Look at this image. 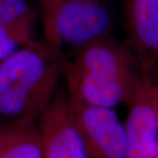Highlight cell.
Here are the masks:
<instances>
[{
    "mask_svg": "<svg viewBox=\"0 0 158 158\" xmlns=\"http://www.w3.org/2000/svg\"><path fill=\"white\" fill-rule=\"evenodd\" d=\"M62 78L70 99L115 109L128 104L148 75L129 46L111 35L67 56Z\"/></svg>",
    "mask_w": 158,
    "mask_h": 158,
    "instance_id": "1",
    "label": "cell"
},
{
    "mask_svg": "<svg viewBox=\"0 0 158 158\" xmlns=\"http://www.w3.org/2000/svg\"><path fill=\"white\" fill-rule=\"evenodd\" d=\"M65 59L34 40L0 62V121L39 118L57 93Z\"/></svg>",
    "mask_w": 158,
    "mask_h": 158,
    "instance_id": "2",
    "label": "cell"
},
{
    "mask_svg": "<svg viewBox=\"0 0 158 158\" xmlns=\"http://www.w3.org/2000/svg\"><path fill=\"white\" fill-rule=\"evenodd\" d=\"M41 11L43 41L65 56L112 35V15L104 0H63Z\"/></svg>",
    "mask_w": 158,
    "mask_h": 158,
    "instance_id": "3",
    "label": "cell"
},
{
    "mask_svg": "<svg viewBox=\"0 0 158 158\" xmlns=\"http://www.w3.org/2000/svg\"><path fill=\"white\" fill-rule=\"evenodd\" d=\"M37 125L44 158H90L66 91H57Z\"/></svg>",
    "mask_w": 158,
    "mask_h": 158,
    "instance_id": "4",
    "label": "cell"
},
{
    "mask_svg": "<svg viewBox=\"0 0 158 158\" xmlns=\"http://www.w3.org/2000/svg\"><path fill=\"white\" fill-rule=\"evenodd\" d=\"M69 101L90 158H127L125 125L115 109Z\"/></svg>",
    "mask_w": 158,
    "mask_h": 158,
    "instance_id": "5",
    "label": "cell"
},
{
    "mask_svg": "<svg viewBox=\"0 0 158 158\" xmlns=\"http://www.w3.org/2000/svg\"><path fill=\"white\" fill-rule=\"evenodd\" d=\"M127 158H155L158 139V98L148 78L127 104Z\"/></svg>",
    "mask_w": 158,
    "mask_h": 158,
    "instance_id": "6",
    "label": "cell"
},
{
    "mask_svg": "<svg viewBox=\"0 0 158 158\" xmlns=\"http://www.w3.org/2000/svg\"><path fill=\"white\" fill-rule=\"evenodd\" d=\"M127 44L148 75L158 63V0H126Z\"/></svg>",
    "mask_w": 158,
    "mask_h": 158,
    "instance_id": "7",
    "label": "cell"
},
{
    "mask_svg": "<svg viewBox=\"0 0 158 158\" xmlns=\"http://www.w3.org/2000/svg\"><path fill=\"white\" fill-rule=\"evenodd\" d=\"M0 158H44L37 118L0 123Z\"/></svg>",
    "mask_w": 158,
    "mask_h": 158,
    "instance_id": "8",
    "label": "cell"
},
{
    "mask_svg": "<svg viewBox=\"0 0 158 158\" xmlns=\"http://www.w3.org/2000/svg\"><path fill=\"white\" fill-rule=\"evenodd\" d=\"M36 18L27 0H0V25L34 28Z\"/></svg>",
    "mask_w": 158,
    "mask_h": 158,
    "instance_id": "9",
    "label": "cell"
},
{
    "mask_svg": "<svg viewBox=\"0 0 158 158\" xmlns=\"http://www.w3.org/2000/svg\"><path fill=\"white\" fill-rule=\"evenodd\" d=\"M34 40L33 28L0 25V62Z\"/></svg>",
    "mask_w": 158,
    "mask_h": 158,
    "instance_id": "10",
    "label": "cell"
},
{
    "mask_svg": "<svg viewBox=\"0 0 158 158\" xmlns=\"http://www.w3.org/2000/svg\"><path fill=\"white\" fill-rule=\"evenodd\" d=\"M63 0H39L40 6H41V9H44L46 7H48V6H54L57 3H60Z\"/></svg>",
    "mask_w": 158,
    "mask_h": 158,
    "instance_id": "11",
    "label": "cell"
},
{
    "mask_svg": "<svg viewBox=\"0 0 158 158\" xmlns=\"http://www.w3.org/2000/svg\"><path fill=\"white\" fill-rule=\"evenodd\" d=\"M154 89H155V91H156V95L158 97V85H154Z\"/></svg>",
    "mask_w": 158,
    "mask_h": 158,
    "instance_id": "12",
    "label": "cell"
},
{
    "mask_svg": "<svg viewBox=\"0 0 158 158\" xmlns=\"http://www.w3.org/2000/svg\"><path fill=\"white\" fill-rule=\"evenodd\" d=\"M155 158H158V139H157V146H156V157Z\"/></svg>",
    "mask_w": 158,
    "mask_h": 158,
    "instance_id": "13",
    "label": "cell"
}]
</instances>
